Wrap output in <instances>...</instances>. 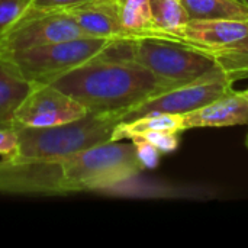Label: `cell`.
Returning <instances> with one entry per match:
<instances>
[{
    "label": "cell",
    "instance_id": "cell-22",
    "mask_svg": "<svg viewBox=\"0 0 248 248\" xmlns=\"http://www.w3.org/2000/svg\"><path fill=\"white\" fill-rule=\"evenodd\" d=\"M135 144V148H137V154H138V158L141 160L142 166L145 169H154L158 161H160V157H161V151L158 148H155L154 145L145 142V141H132Z\"/></svg>",
    "mask_w": 248,
    "mask_h": 248
},
{
    "label": "cell",
    "instance_id": "cell-9",
    "mask_svg": "<svg viewBox=\"0 0 248 248\" xmlns=\"http://www.w3.org/2000/svg\"><path fill=\"white\" fill-rule=\"evenodd\" d=\"M87 109L54 84L33 83L15 113V122L32 128H49L86 116Z\"/></svg>",
    "mask_w": 248,
    "mask_h": 248
},
{
    "label": "cell",
    "instance_id": "cell-5",
    "mask_svg": "<svg viewBox=\"0 0 248 248\" xmlns=\"http://www.w3.org/2000/svg\"><path fill=\"white\" fill-rule=\"evenodd\" d=\"M112 42L115 41L97 36H81L22 51L1 52L29 83L52 84L71 70L103 52Z\"/></svg>",
    "mask_w": 248,
    "mask_h": 248
},
{
    "label": "cell",
    "instance_id": "cell-19",
    "mask_svg": "<svg viewBox=\"0 0 248 248\" xmlns=\"http://www.w3.org/2000/svg\"><path fill=\"white\" fill-rule=\"evenodd\" d=\"M32 0H0V38L25 13Z\"/></svg>",
    "mask_w": 248,
    "mask_h": 248
},
{
    "label": "cell",
    "instance_id": "cell-13",
    "mask_svg": "<svg viewBox=\"0 0 248 248\" xmlns=\"http://www.w3.org/2000/svg\"><path fill=\"white\" fill-rule=\"evenodd\" d=\"M9 58L0 51V128H12L15 113L32 89Z\"/></svg>",
    "mask_w": 248,
    "mask_h": 248
},
{
    "label": "cell",
    "instance_id": "cell-24",
    "mask_svg": "<svg viewBox=\"0 0 248 248\" xmlns=\"http://www.w3.org/2000/svg\"><path fill=\"white\" fill-rule=\"evenodd\" d=\"M241 92H243V94H244V96L248 99V89H246V90H241Z\"/></svg>",
    "mask_w": 248,
    "mask_h": 248
},
{
    "label": "cell",
    "instance_id": "cell-18",
    "mask_svg": "<svg viewBox=\"0 0 248 248\" xmlns=\"http://www.w3.org/2000/svg\"><path fill=\"white\" fill-rule=\"evenodd\" d=\"M209 55L215 60L217 65L232 78L234 83L237 80L248 78V39L240 45L212 52Z\"/></svg>",
    "mask_w": 248,
    "mask_h": 248
},
{
    "label": "cell",
    "instance_id": "cell-16",
    "mask_svg": "<svg viewBox=\"0 0 248 248\" xmlns=\"http://www.w3.org/2000/svg\"><path fill=\"white\" fill-rule=\"evenodd\" d=\"M190 19L248 20V4L240 0H182Z\"/></svg>",
    "mask_w": 248,
    "mask_h": 248
},
{
    "label": "cell",
    "instance_id": "cell-20",
    "mask_svg": "<svg viewBox=\"0 0 248 248\" xmlns=\"http://www.w3.org/2000/svg\"><path fill=\"white\" fill-rule=\"evenodd\" d=\"M129 141H145L155 148H158L163 154L171 153L179 147V134L176 132H150L140 137H135Z\"/></svg>",
    "mask_w": 248,
    "mask_h": 248
},
{
    "label": "cell",
    "instance_id": "cell-1",
    "mask_svg": "<svg viewBox=\"0 0 248 248\" xmlns=\"http://www.w3.org/2000/svg\"><path fill=\"white\" fill-rule=\"evenodd\" d=\"M90 113H125L171 86L144 65L108 49L52 83ZM124 119V118H122Z\"/></svg>",
    "mask_w": 248,
    "mask_h": 248
},
{
    "label": "cell",
    "instance_id": "cell-7",
    "mask_svg": "<svg viewBox=\"0 0 248 248\" xmlns=\"http://www.w3.org/2000/svg\"><path fill=\"white\" fill-rule=\"evenodd\" d=\"M81 36L89 35L64 10L29 6L0 38V51L15 52Z\"/></svg>",
    "mask_w": 248,
    "mask_h": 248
},
{
    "label": "cell",
    "instance_id": "cell-12",
    "mask_svg": "<svg viewBox=\"0 0 248 248\" xmlns=\"http://www.w3.org/2000/svg\"><path fill=\"white\" fill-rule=\"evenodd\" d=\"M248 124V99L234 89L211 103L183 115V131L195 128H221Z\"/></svg>",
    "mask_w": 248,
    "mask_h": 248
},
{
    "label": "cell",
    "instance_id": "cell-10",
    "mask_svg": "<svg viewBox=\"0 0 248 248\" xmlns=\"http://www.w3.org/2000/svg\"><path fill=\"white\" fill-rule=\"evenodd\" d=\"M247 39L248 20L190 19L179 41L212 54L240 45Z\"/></svg>",
    "mask_w": 248,
    "mask_h": 248
},
{
    "label": "cell",
    "instance_id": "cell-11",
    "mask_svg": "<svg viewBox=\"0 0 248 248\" xmlns=\"http://www.w3.org/2000/svg\"><path fill=\"white\" fill-rule=\"evenodd\" d=\"M62 10L89 36L129 41L121 23L116 0H86Z\"/></svg>",
    "mask_w": 248,
    "mask_h": 248
},
{
    "label": "cell",
    "instance_id": "cell-25",
    "mask_svg": "<svg viewBox=\"0 0 248 248\" xmlns=\"http://www.w3.org/2000/svg\"><path fill=\"white\" fill-rule=\"evenodd\" d=\"M240 1H243V3H246V4H248V0H240Z\"/></svg>",
    "mask_w": 248,
    "mask_h": 248
},
{
    "label": "cell",
    "instance_id": "cell-6",
    "mask_svg": "<svg viewBox=\"0 0 248 248\" xmlns=\"http://www.w3.org/2000/svg\"><path fill=\"white\" fill-rule=\"evenodd\" d=\"M232 78L219 67H215L195 80L171 86L153 94L128 110L122 122L150 113H171L183 116L227 94L232 90Z\"/></svg>",
    "mask_w": 248,
    "mask_h": 248
},
{
    "label": "cell",
    "instance_id": "cell-2",
    "mask_svg": "<svg viewBox=\"0 0 248 248\" xmlns=\"http://www.w3.org/2000/svg\"><path fill=\"white\" fill-rule=\"evenodd\" d=\"M122 113H87L86 116L49 128H32L17 122L13 128L17 134L19 150L15 161L45 160L65 157L94 145L112 141L115 128L122 122Z\"/></svg>",
    "mask_w": 248,
    "mask_h": 248
},
{
    "label": "cell",
    "instance_id": "cell-15",
    "mask_svg": "<svg viewBox=\"0 0 248 248\" xmlns=\"http://www.w3.org/2000/svg\"><path fill=\"white\" fill-rule=\"evenodd\" d=\"M150 132H176L183 131V116L171 113H150L132 121L119 122L115 128L112 141H129L135 137Z\"/></svg>",
    "mask_w": 248,
    "mask_h": 248
},
{
    "label": "cell",
    "instance_id": "cell-26",
    "mask_svg": "<svg viewBox=\"0 0 248 248\" xmlns=\"http://www.w3.org/2000/svg\"><path fill=\"white\" fill-rule=\"evenodd\" d=\"M246 145H247V148H248V137H247V140H246Z\"/></svg>",
    "mask_w": 248,
    "mask_h": 248
},
{
    "label": "cell",
    "instance_id": "cell-23",
    "mask_svg": "<svg viewBox=\"0 0 248 248\" xmlns=\"http://www.w3.org/2000/svg\"><path fill=\"white\" fill-rule=\"evenodd\" d=\"M86 0H32L31 6L36 7V9H44V10H49V9H67L70 6L83 3Z\"/></svg>",
    "mask_w": 248,
    "mask_h": 248
},
{
    "label": "cell",
    "instance_id": "cell-14",
    "mask_svg": "<svg viewBox=\"0 0 248 248\" xmlns=\"http://www.w3.org/2000/svg\"><path fill=\"white\" fill-rule=\"evenodd\" d=\"M153 35L179 41L190 17L182 0H150Z\"/></svg>",
    "mask_w": 248,
    "mask_h": 248
},
{
    "label": "cell",
    "instance_id": "cell-8",
    "mask_svg": "<svg viewBox=\"0 0 248 248\" xmlns=\"http://www.w3.org/2000/svg\"><path fill=\"white\" fill-rule=\"evenodd\" d=\"M0 193L70 195L60 158L0 161Z\"/></svg>",
    "mask_w": 248,
    "mask_h": 248
},
{
    "label": "cell",
    "instance_id": "cell-3",
    "mask_svg": "<svg viewBox=\"0 0 248 248\" xmlns=\"http://www.w3.org/2000/svg\"><path fill=\"white\" fill-rule=\"evenodd\" d=\"M68 193L116 189L135 179L145 167L132 141H108L61 157Z\"/></svg>",
    "mask_w": 248,
    "mask_h": 248
},
{
    "label": "cell",
    "instance_id": "cell-21",
    "mask_svg": "<svg viewBox=\"0 0 248 248\" xmlns=\"http://www.w3.org/2000/svg\"><path fill=\"white\" fill-rule=\"evenodd\" d=\"M19 150V140L15 128H0V155L4 160L16 157Z\"/></svg>",
    "mask_w": 248,
    "mask_h": 248
},
{
    "label": "cell",
    "instance_id": "cell-17",
    "mask_svg": "<svg viewBox=\"0 0 248 248\" xmlns=\"http://www.w3.org/2000/svg\"><path fill=\"white\" fill-rule=\"evenodd\" d=\"M116 4L129 41L153 35L150 0H116Z\"/></svg>",
    "mask_w": 248,
    "mask_h": 248
},
{
    "label": "cell",
    "instance_id": "cell-4",
    "mask_svg": "<svg viewBox=\"0 0 248 248\" xmlns=\"http://www.w3.org/2000/svg\"><path fill=\"white\" fill-rule=\"evenodd\" d=\"M110 54L129 58L171 84L195 80L214 70L215 60L187 44L174 39L145 36L134 41H115L106 48Z\"/></svg>",
    "mask_w": 248,
    "mask_h": 248
}]
</instances>
